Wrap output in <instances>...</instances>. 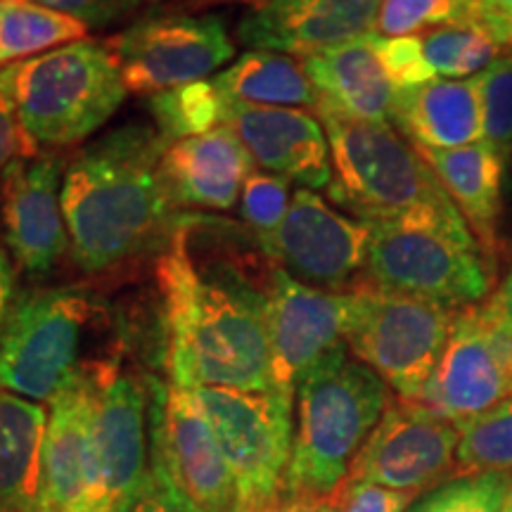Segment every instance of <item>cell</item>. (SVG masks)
Masks as SVG:
<instances>
[{
	"mask_svg": "<svg viewBox=\"0 0 512 512\" xmlns=\"http://www.w3.org/2000/svg\"><path fill=\"white\" fill-rule=\"evenodd\" d=\"M273 266L259 273V264L200 256L185 223L174 230L157 266L171 382L190 389L271 392L268 280Z\"/></svg>",
	"mask_w": 512,
	"mask_h": 512,
	"instance_id": "6da1fadb",
	"label": "cell"
},
{
	"mask_svg": "<svg viewBox=\"0 0 512 512\" xmlns=\"http://www.w3.org/2000/svg\"><path fill=\"white\" fill-rule=\"evenodd\" d=\"M169 145L155 126L126 124L64 164L69 252L83 273L112 271L159 238L174 207L162 176Z\"/></svg>",
	"mask_w": 512,
	"mask_h": 512,
	"instance_id": "7a4b0ae2",
	"label": "cell"
},
{
	"mask_svg": "<svg viewBox=\"0 0 512 512\" xmlns=\"http://www.w3.org/2000/svg\"><path fill=\"white\" fill-rule=\"evenodd\" d=\"M294 401L297 418L283 494H335L349 482L358 451L392 401V389L342 342L304 375Z\"/></svg>",
	"mask_w": 512,
	"mask_h": 512,
	"instance_id": "3957f363",
	"label": "cell"
},
{
	"mask_svg": "<svg viewBox=\"0 0 512 512\" xmlns=\"http://www.w3.org/2000/svg\"><path fill=\"white\" fill-rule=\"evenodd\" d=\"M363 278L384 290L465 309L489 299L494 264L453 202L368 223Z\"/></svg>",
	"mask_w": 512,
	"mask_h": 512,
	"instance_id": "277c9868",
	"label": "cell"
},
{
	"mask_svg": "<svg viewBox=\"0 0 512 512\" xmlns=\"http://www.w3.org/2000/svg\"><path fill=\"white\" fill-rule=\"evenodd\" d=\"M0 88L29 138L53 147L91 138L128 95L107 41L91 38L0 69Z\"/></svg>",
	"mask_w": 512,
	"mask_h": 512,
	"instance_id": "5b68a950",
	"label": "cell"
},
{
	"mask_svg": "<svg viewBox=\"0 0 512 512\" xmlns=\"http://www.w3.org/2000/svg\"><path fill=\"white\" fill-rule=\"evenodd\" d=\"M316 114L330 143L328 197L339 209L370 223L453 202L418 150L389 124L356 121L328 107Z\"/></svg>",
	"mask_w": 512,
	"mask_h": 512,
	"instance_id": "8992f818",
	"label": "cell"
},
{
	"mask_svg": "<svg viewBox=\"0 0 512 512\" xmlns=\"http://www.w3.org/2000/svg\"><path fill=\"white\" fill-rule=\"evenodd\" d=\"M351 356L375 370L401 399L418 401L451 337L458 309L377 287L358 278L349 287Z\"/></svg>",
	"mask_w": 512,
	"mask_h": 512,
	"instance_id": "52a82bcc",
	"label": "cell"
},
{
	"mask_svg": "<svg viewBox=\"0 0 512 512\" xmlns=\"http://www.w3.org/2000/svg\"><path fill=\"white\" fill-rule=\"evenodd\" d=\"M95 318L91 294L79 287L19 292L0 339V389L31 401H50L76 368Z\"/></svg>",
	"mask_w": 512,
	"mask_h": 512,
	"instance_id": "ba28073f",
	"label": "cell"
},
{
	"mask_svg": "<svg viewBox=\"0 0 512 512\" xmlns=\"http://www.w3.org/2000/svg\"><path fill=\"white\" fill-rule=\"evenodd\" d=\"M195 394L233 477L235 512L273 503L283 494L292 458L294 401L235 387H195Z\"/></svg>",
	"mask_w": 512,
	"mask_h": 512,
	"instance_id": "9c48e42d",
	"label": "cell"
},
{
	"mask_svg": "<svg viewBox=\"0 0 512 512\" xmlns=\"http://www.w3.org/2000/svg\"><path fill=\"white\" fill-rule=\"evenodd\" d=\"M107 46L128 93L155 95L204 81L233 60L235 43L219 15L157 10L140 17Z\"/></svg>",
	"mask_w": 512,
	"mask_h": 512,
	"instance_id": "30bf717a",
	"label": "cell"
},
{
	"mask_svg": "<svg viewBox=\"0 0 512 512\" xmlns=\"http://www.w3.org/2000/svg\"><path fill=\"white\" fill-rule=\"evenodd\" d=\"M510 394L512 325L491 299L458 309L444 354L418 401L463 425Z\"/></svg>",
	"mask_w": 512,
	"mask_h": 512,
	"instance_id": "8fae6325",
	"label": "cell"
},
{
	"mask_svg": "<svg viewBox=\"0 0 512 512\" xmlns=\"http://www.w3.org/2000/svg\"><path fill=\"white\" fill-rule=\"evenodd\" d=\"M460 430L425 403L392 396L354 460L349 482L422 496L456 477Z\"/></svg>",
	"mask_w": 512,
	"mask_h": 512,
	"instance_id": "7c38bea8",
	"label": "cell"
},
{
	"mask_svg": "<svg viewBox=\"0 0 512 512\" xmlns=\"http://www.w3.org/2000/svg\"><path fill=\"white\" fill-rule=\"evenodd\" d=\"M150 439L195 512H235L238 494L195 389L152 380Z\"/></svg>",
	"mask_w": 512,
	"mask_h": 512,
	"instance_id": "4fadbf2b",
	"label": "cell"
},
{
	"mask_svg": "<svg viewBox=\"0 0 512 512\" xmlns=\"http://www.w3.org/2000/svg\"><path fill=\"white\" fill-rule=\"evenodd\" d=\"M41 512H110L95 458V368L83 361L48 401Z\"/></svg>",
	"mask_w": 512,
	"mask_h": 512,
	"instance_id": "5bb4252c",
	"label": "cell"
},
{
	"mask_svg": "<svg viewBox=\"0 0 512 512\" xmlns=\"http://www.w3.org/2000/svg\"><path fill=\"white\" fill-rule=\"evenodd\" d=\"M95 368V458L100 491L117 512L150 465L152 377L124 366V356L93 358Z\"/></svg>",
	"mask_w": 512,
	"mask_h": 512,
	"instance_id": "9a60e30c",
	"label": "cell"
},
{
	"mask_svg": "<svg viewBox=\"0 0 512 512\" xmlns=\"http://www.w3.org/2000/svg\"><path fill=\"white\" fill-rule=\"evenodd\" d=\"M349 292L304 285L273 266L268 280L271 392L294 401L304 375L344 342Z\"/></svg>",
	"mask_w": 512,
	"mask_h": 512,
	"instance_id": "2e32d148",
	"label": "cell"
},
{
	"mask_svg": "<svg viewBox=\"0 0 512 512\" xmlns=\"http://www.w3.org/2000/svg\"><path fill=\"white\" fill-rule=\"evenodd\" d=\"M368 235V223L339 214L316 190L299 188L268 259L299 283L344 292L366 268Z\"/></svg>",
	"mask_w": 512,
	"mask_h": 512,
	"instance_id": "e0dca14e",
	"label": "cell"
},
{
	"mask_svg": "<svg viewBox=\"0 0 512 512\" xmlns=\"http://www.w3.org/2000/svg\"><path fill=\"white\" fill-rule=\"evenodd\" d=\"M62 176V157L46 152L17 159L0 178V233L29 278L55 273L69 249Z\"/></svg>",
	"mask_w": 512,
	"mask_h": 512,
	"instance_id": "ac0fdd59",
	"label": "cell"
},
{
	"mask_svg": "<svg viewBox=\"0 0 512 512\" xmlns=\"http://www.w3.org/2000/svg\"><path fill=\"white\" fill-rule=\"evenodd\" d=\"M382 0H268L238 24L249 50L309 57L375 34Z\"/></svg>",
	"mask_w": 512,
	"mask_h": 512,
	"instance_id": "d6986e66",
	"label": "cell"
},
{
	"mask_svg": "<svg viewBox=\"0 0 512 512\" xmlns=\"http://www.w3.org/2000/svg\"><path fill=\"white\" fill-rule=\"evenodd\" d=\"M228 126L238 133L261 171L309 190L330 185L328 133L311 112L230 102Z\"/></svg>",
	"mask_w": 512,
	"mask_h": 512,
	"instance_id": "ffe728a7",
	"label": "cell"
},
{
	"mask_svg": "<svg viewBox=\"0 0 512 512\" xmlns=\"http://www.w3.org/2000/svg\"><path fill=\"white\" fill-rule=\"evenodd\" d=\"M254 157L228 124L166 147L162 176L174 207L228 211L240 200Z\"/></svg>",
	"mask_w": 512,
	"mask_h": 512,
	"instance_id": "44dd1931",
	"label": "cell"
},
{
	"mask_svg": "<svg viewBox=\"0 0 512 512\" xmlns=\"http://www.w3.org/2000/svg\"><path fill=\"white\" fill-rule=\"evenodd\" d=\"M302 64L318 91V107L368 124L392 121L396 88L377 55L375 34L302 57Z\"/></svg>",
	"mask_w": 512,
	"mask_h": 512,
	"instance_id": "7402d4cb",
	"label": "cell"
},
{
	"mask_svg": "<svg viewBox=\"0 0 512 512\" xmlns=\"http://www.w3.org/2000/svg\"><path fill=\"white\" fill-rule=\"evenodd\" d=\"M392 121L415 147L456 150L484 140L482 100L475 76L463 81L434 79L394 95Z\"/></svg>",
	"mask_w": 512,
	"mask_h": 512,
	"instance_id": "603a6c76",
	"label": "cell"
},
{
	"mask_svg": "<svg viewBox=\"0 0 512 512\" xmlns=\"http://www.w3.org/2000/svg\"><path fill=\"white\" fill-rule=\"evenodd\" d=\"M415 150L439 178L484 252L494 254L503 211L505 159L486 140L456 150Z\"/></svg>",
	"mask_w": 512,
	"mask_h": 512,
	"instance_id": "cb8c5ba5",
	"label": "cell"
},
{
	"mask_svg": "<svg viewBox=\"0 0 512 512\" xmlns=\"http://www.w3.org/2000/svg\"><path fill=\"white\" fill-rule=\"evenodd\" d=\"M48 411L0 389V512H41V456Z\"/></svg>",
	"mask_w": 512,
	"mask_h": 512,
	"instance_id": "d4e9b609",
	"label": "cell"
},
{
	"mask_svg": "<svg viewBox=\"0 0 512 512\" xmlns=\"http://www.w3.org/2000/svg\"><path fill=\"white\" fill-rule=\"evenodd\" d=\"M211 81L228 102L238 105L318 110L320 102L304 64L273 50H247Z\"/></svg>",
	"mask_w": 512,
	"mask_h": 512,
	"instance_id": "484cf974",
	"label": "cell"
},
{
	"mask_svg": "<svg viewBox=\"0 0 512 512\" xmlns=\"http://www.w3.org/2000/svg\"><path fill=\"white\" fill-rule=\"evenodd\" d=\"M88 27L38 0H0V69L83 41Z\"/></svg>",
	"mask_w": 512,
	"mask_h": 512,
	"instance_id": "4316f807",
	"label": "cell"
},
{
	"mask_svg": "<svg viewBox=\"0 0 512 512\" xmlns=\"http://www.w3.org/2000/svg\"><path fill=\"white\" fill-rule=\"evenodd\" d=\"M147 110L155 119L157 131L169 143H176V140L202 136V133L226 126L230 102L214 86V81L204 79L150 95Z\"/></svg>",
	"mask_w": 512,
	"mask_h": 512,
	"instance_id": "83f0119b",
	"label": "cell"
},
{
	"mask_svg": "<svg viewBox=\"0 0 512 512\" xmlns=\"http://www.w3.org/2000/svg\"><path fill=\"white\" fill-rule=\"evenodd\" d=\"M418 38L434 76L448 81H463L482 74L501 53V46L482 19L425 31Z\"/></svg>",
	"mask_w": 512,
	"mask_h": 512,
	"instance_id": "f1b7e54d",
	"label": "cell"
},
{
	"mask_svg": "<svg viewBox=\"0 0 512 512\" xmlns=\"http://www.w3.org/2000/svg\"><path fill=\"white\" fill-rule=\"evenodd\" d=\"M456 477L512 472V396L458 425Z\"/></svg>",
	"mask_w": 512,
	"mask_h": 512,
	"instance_id": "f546056e",
	"label": "cell"
},
{
	"mask_svg": "<svg viewBox=\"0 0 512 512\" xmlns=\"http://www.w3.org/2000/svg\"><path fill=\"white\" fill-rule=\"evenodd\" d=\"M479 0H382L375 34L382 38L420 36L425 31L479 22Z\"/></svg>",
	"mask_w": 512,
	"mask_h": 512,
	"instance_id": "4dcf8cb0",
	"label": "cell"
},
{
	"mask_svg": "<svg viewBox=\"0 0 512 512\" xmlns=\"http://www.w3.org/2000/svg\"><path fill=\"white\" fill-rule=\"evenodd\" d=\"M290 202V181L268 171H254L242 188L240 216L264 256H271L275 235L283 226Z\"/></svg>",
	"mask_w": 512,
	"mask_h": 512,
	"instance_id": "1f68e13d",
	"label": "cell"
},
{
	"mask_svg": "<svg viewBox=\"0 0 512 512\" xmlns=\"http://www.w3.org/2000/svg\"><path fill=\"white\" fill-rule=\"evenodd\" d=\"M510 475L453 477L415 498L406 512H501Z\"/></svg>",
	"mask_w": 512,
	"mask_h": 512,
	"instance_id": "d6a6232c",
	"label": "cell"
},
{
	"mask_svg": "<svg viewBox=\"0 0 512 512\" xmlns=\"http://www.w3.org/2000/svg\"><path fill=\"white\" fill-rule=\"evenodd\" d=\"M482 100L484 140L508 162L512 152V55H498L475 76Z\"/></svg>",
	"mask_w": 512,
	"mask_h": 512,
	"instance_id": "836d02e7",
	"label": "cell"
},
{
	"mask_svg": "<svg viewBox=\"0 0 512 512\" xmlns=\"http://www.w3.org/2000/svg\"><path fill=\"white\" fill-rule=\"evenodd\" d=\"M375 48L380 55V62L387 72L389 81L396 91L401 88L422 86L437 79L425 62L418 36H399V38H382L375 34Z\"/></svg>",
	"mask_w": 512,
	"mask_h": 512,
	"instance_id": "e575fe53",
	"label": "cell"
},
{
	"mask_svg": "<svg viewBox=\"0 0 512 512\" xmlns=\"http://www.w3.org/2000/svg\"><path fill=\"white\" fill-rule=\"evenodd\" d=\"M152 441V439H150ZM117 512H195L190 503L178 494V489L171 482L169 472L159 458V453L150 444V465H147L143 479L124 505Z\"/></svg>",
	"mask_w": 512,
	"mask_h": 512,
	"instance_id": "d590c367",
	"label": "cell"
},
{
	"mask_svg": "<svg viewBox=\"0 0 512 512\" xmlns=\"http://www.w3.org/2000/svg\"><path fill=\"white\" fill-rule=\"evenodd\" d=\"M38 3L67 12L91 29L119 22L133 10H138L143 0H38Z\"/></svg>",
	"mask_w": 512,
	"mask_h": 512,
	"instance_id": "8d00e7d4",
	"label": "cell"
},
{
	"mask_svg": "<svg viewBox=\"0 0 512 512\" xmlns=\"http://www.w3.org/2000/svg\"><path fill=\"white\" fill-rule=\"evenodd\" d=\"M38 145L29 138V133L24 131L19 124L15 107L3 88H0V178L12 162L24 157H36Z\"/></svg>",
	"mask_w": 512,
	"mask_h": 512,
	"instance_id": "74e56055",
	"label": "cell"
},
{
	"mask_svg": "<svg viewBox=\"0 0 512 512\" xmlns=\"http://www.w3.org/2000/svg\"><path fill=\"white\" fill-rule=\"evenodd\" d=\"M415 498V494L382 489L375 484L347 482V503L342 512H406Z\"/></svg>",
	"mask_w": 512,
	"mask_h": 512,
	"instance_id": "f35d334b",
	"label": "cell"
},
{
	"mask_svg": "<svg viewBox=\"0 0 512 512\" xmlns=\"http://www.w3.org/2000/svg\"><path fill=\"white\" fill-rule=\"evenodd\" d=\"M347 503V484L328 496H290L280 494L273 503L256 512H342Z\"/></svg>",
	"mask_w": 512,
	"mask_h": 512,
	"instance_id": "ab89813d",
	"label": "cell"
},
{
	"mask_svg": "<svg viewBox=\"0 0 512 512\" xmlns=\"http://www.w3.org/2000/svg\"><path fill=\"white\" fill-rule=\"evenodd\" d=\"M17 297V264L12 259L10 249L5 247L3 233H0V339H3V332L8 328Z\"/></svg>",
	"mask_w": 512,
	"mask_h": 512,
	"instance_id": "60d3db41",
	"label": "cell"
},
{
	"mask_svg": "<svg viewBox=\"0 0 512 512\" xmlns=\"http://www.w3.org/2000/svg\"><path fill=\"white\" fill-rule=\"evenodd\" d=\"M482 22L496 38L498 46L512 50V15H484L482 12Z\"/></svg>",
	"mask_w": 512,
	"mask_h": 512,
	"instance_id": "b9f144b4",
	"label": "cell"
},
{
	"mask_svg": "<svg viewBox=\"0 0 512 512\" xmlns=\"http://www.w3.org/2000/svg\"><path fill=\"white\" fill-rule=\"evenodd\" d=\"M489 299L496 304V309L503 313V318L512 325V271H510L508 278L503 280V285L498 287V290L491 294Z\"/></svg>",
	"mask_w": 512,
	"mask_h": 512,
	"instance_id": "7bdbcfd3",
	"label": "cell"
},
{
	"mask_svg": "<svg viewBox=\"0 0 512 512\" xmlns=\"http://www.w3.org/2000/svg\"><path fill=\"white\" fill-rule=\"evenodd\" d=\"M183 10H202V8H214V5H252V8H261L268 0H176Z\"/></svg>",
	"mask_w": 512,
	"mask_h": 512,
	"instance_id": "ee69618b",
	"label": "cell"
},
{
	"mask_svg": "<svg viewBox=\"0 0 512 512\" xmlns=\"http://www.w3.org/2000/svg\"><path fill=\"white\" fill-rule=\"evenodd\" d=\"M484 15H512V0H479Z\"/></svg>",
	"mask_w": 512,
	"mask_h": 512,
	"instance_id": "f6af8a7d",
	"label": "cell"
},
{
	"mask_svg": "<svg viewBox=\"0 0 512 512\" xmlns=\"http://www.w3.org/2000/svg\"><path fill=\"white\" fill-rule=\"evenodd\" d=\"M501 512H512V472H510V479H508V491H505Z\"/></svg>",
	"mask_w": 512,
	"mask_h": 512,
	"instance_id": "bcb514c9",
	"label": "cell"
}]
</instances>
